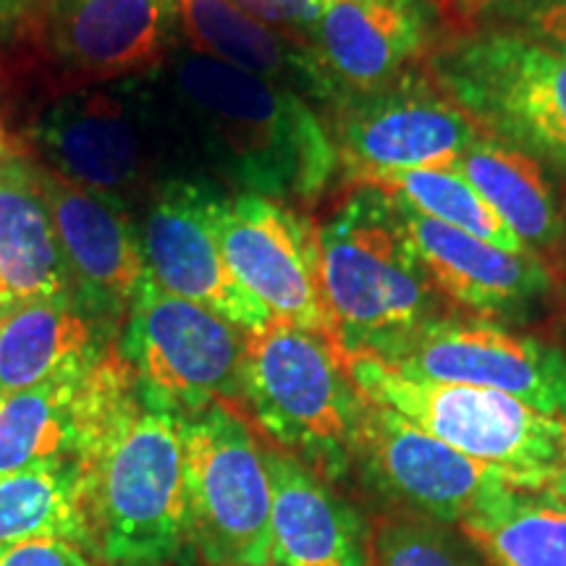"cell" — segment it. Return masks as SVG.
Returning <instances> with one entry per match:
<instances>
[{
  "instance_id": "6da1fadb",
  "label": "cell",
  "mask_w": 566,
  "mask_h": 566,
  "mask_svg": "<svg viewBox=\"0 0 566 566\" xmlns=\"http://www.w3.org/2000/svg\"><path fill=\"white\" fill-rule=\"evenodd\" d=\"M150 82L187 160L233 195L313 202L338 171L328 124L300 92L179 45Z\"/></svg>"
},
{
  "instance_id": "7a4b0ae2",
  "label": "cell",
  "mask_w": 566,
  "mask_h": 566,
  "mask_svg": "<svg viewBox=\"0 0 566 566\" xmlns=\"http://www.w3.org/2000/svg\"><path fill=\"white\" fill-rule=\"evenodd\" d=\"M92 556L103 566H171L192 546L181 415L134 384L82 464Z\"/></svg>"
},
{
  "instance_id": "3957f363",
  "label": "cell",
  "mask_w": 566,
  "mask_h": 566,
  "mask_svg": "<svg viewBox=\"0 0 566 566\" xmlns=\"http://www.w3.org/2000/svg\"><path fill=\"white\" fill-rule=\"evenodd\" d=\"M321 268L338 349L388 359L422 325L446 315L399 202L354 187L321 226Z\"/></svg>"
},
{
  "instance_id": "277c9868",
  "label": "cell",
  "mask_w": 566,
  "mask_h": 566,
  "mask_svg": "<svg viewBox=\"0 0 566 566\" xmlns=\"http://www.w3.org/2000/svg\"><path fill=\"white\" fill-rule=\"evenodd\" d=\"M45 168L124 208L145 205L187 160L150 76L90 84L55 97L32 126Z\"/></svg>"
},
{
  "instance_id": "5b68a950",
  "label": "cell",
  "mask_w": 566,
  "mask_h": 566,
  "mask_svg": "<svg viewBox=\"0 0 566 566\" xmlns=\"http://www.w3.org/2000/svg\"><path fill=\"white\" fill-rule=\"evenodd\" d=\"M242 399L275 449L323 480L349 470L367 399L334 338L283 321L247 334Z\"/></svg>"
},
{
  "instance_id": "8992f818",
  "label": "cell",
  "mask_w": 566,
  "mask_h": 566,
  "mask_svg": "<svg viewBox=\"0 0 566 566\" xmlns=\"http://www.w3.org/2000/svg\"><path fill=\"white\" fill-rule=\"evenodd\" d=\"M428 74L485 137L566 174V55L478 27L428 55Z\"/></svg>"
},
{
  "instance_id": "52a82bcc",
  "label": "cell",
  "mask_w": 566,
  "mask_h": 566,
  "mask_svg": "<svg viewBox=\"0 0 566 566\" xmlns=\"http://www.w3.org/2000/svg\"><path fill=\"white\" fill-rule=\"evenodd\" d=\"M342 354L367 401L401 415L451 449L527 475L554 478L566 470L564 417L491 388L407 375L373 354Z\"/></svg>"
},
{
  "instance_id": "ba28073f",
  "label": "cell",
  "mask_w": 566,
  "mask_h": 566,
  "mask_svg": "<svg viewBox=\"0 0 566 566\" xmlns=\"http://www.w3.org/2000/svg\"><path fill=\"white\" fill-rule=\"evenodd\" d=\"M192 546L210 566L271 564L273 488L263 446L226 401L181 417Z\"/></svg>"
},
{
  "instance_id": "9c48e42d",
  "label": "cell",
  "mask_w": 566,
  "mask_h": 566,
  "mask_svg": "<svg viewBox=\"0 0 566 566\" xmlns=\"http://www.w3.org/2000/svg\"><path fill=\"white\" fill-rule=\"evenodd\" d=\"M244 342L242 328L166 292L147 273L116 346L147 401L189 417L242 399Z\"/></svg>"
},
{
  "instance_id": "30bf717a",
  "label": "cell",
  "mask_w": 566,
  "mask_h": 566,
  "mask_svg": "<svg viewBox=\"0 0 566 566\" xmlns=\"http://www.w3.org/2000/svg\"><path fill=\"white\" fill-rule=\"evenodd\" d=\"M328 132L338 168L354 187L399 171L454 168L483 137L428 69H409L386 87L346 97L331 108Z\"/></svg>"
},
{
  "instance_id": "8fae6325",
  "label": "cell",
  "mask_w": 566,
  "mask_h": 566,
  "mask_svg": "<svg viewBox=\"0 0 566 566\" xmlns=\"http://www.w3.org/2000/svg\"><path fill=\"white\" fill-rule=\"evenodd\" d=\"M226 195L216 181L192 171L168 176L142 205V250L160 289L254 334L273 315L239 283L221 250L218 210Z\"/></svg>"
},
{
  "instance_id": "7c38bea8",
  "label": "cell",
  "mask_w": 566,
  "mask_h": 566,
  "mask_svg": "<svg viewBox=\"0 0 566 566\" xmlns=\"http://www.w3.org/2000/svg\"><path fill=\"white\" fill-rule=\"evenodd\" d=\"M354 459L380 491L433 520L459 525L514 491H546L551 480L478 462L373 401L365 407Z\"/></svg>"
},
{
  "instance_id": "4fadbf2b",
  "label": "cell",
  "mask_w": 566,
  "mask_h": 566,
  "mask_svg": "<svg viewBox=\"0 0 566 566\" xmlns=\"http://www.w3.org/2000/svg\"><path fill=\"white\" fill-rule=\"evenodd\" d=\"M218 239L239 283L273 321L334 338L323 289L321 229L292 205L258 195H226Z\"/></svg>"
},
{
  "instance_id": "5bb4252c",
  "label": "cell",
  "mask_w": 566,
  "mask_h": 566,
  "mask_svg": "<svg viewBox=\"0 0 566 566\" xmlns=\"http://www.w3.org/2000/svg\"><path fill=\"white\" fill-rule=\"evenodd\" d=\"M384 363L407 375L509 394L566 420V352L485 317H436Z\"/></svg>"
},
{
  "instance_id": "9a60e30c",
  "label": "cell",
  "mask_w": 566,
  "mask_h": 566,
  "mask_svg": "<svg viewBox=\"0 0 566 566\" xmlns=\"http://www.w3.org/2000/svg\"><path fill=\"white\" fill-rule=\"evenodd\" d=\"M134 384L116 346L97 363L0 396V478L63 459L84 464Z\"/></svg>"
},
{
  "instance_id": "2e32d148",
  "label": "cell",
  "mask_w": 566,
  "mask_h": 566,
  "mask_svg": "<svg viewBox=\"0 0 566 566\" xmlns=\"http://www.w3.org/2000/svg\"><path fill=\"white\" fill-rule=\"evenodd\" d=\"M441 17L436 0H336L307 38L334 105L420 66L436 51Z\"/></svg>"
},
{
  "instance_id": "e0dca14e",
  "label": "cell",
  "mask_w": 566,
  "mask_h": 566,
  "mask_svg": "<svg viewBox=\"0 0 566 566\" xmlns=\"http://www.w3.org/2000/svg\"><path fill=\"white\" fill-rule=\"evenodd\" d=\"M38 179L66 258L71 286L101 313L124 323L147 279L139 221L124 205L76 187L51 168Z\"/></svg>"
},
{
  "instance_id": "ac0fdd59",
  "label": "cell",
  "mask_w": 566,
  "mask_h": 566,
  "mask_svg": "<svg viewBox=\"0 0 566 566\" xmlns=\"http://www.w3.org/2000/svg\"><path fill=\"white\" fill-rule=\"evenodd\" d=\"M42 27L63 69L101 82L150 74L181 40L174 0H51Z\"/></svg>"
},
{
  "instance_id": "d6986e66",
  "label": "cell",
  "mask_w": 566,
  "mask_h": 566,
  "mask_svg": "<svg viewBox=\"0 0 566 566\" xmlns=\"http://www.w3.org/2000/svg\"><path fill=\"white\" fill-rule=\"evenodd\" d=\"M396 202L424 271L446 304L488 321L516 317L548 296L554 275L543 258L501 250L485 239L424 218L401 200Z\"/></svg>"
},
{
  "instance_id": "ffe728a7",
  "label": "cell",
  "mask_w": 566,
  "mask_h": 566,
  "mask_svg": "<svg viewBox=\"0 0 566 566\" xmlns=\"http://www.w3.org/2000/svg\"><path fill=\"white\" fill-rule=\"evenodd\" d=\"M271 475V562L281 566H370L373 548L359 514L328 480L281 449L263 446Z\"/></svg>"
},
{
  "instance_id": "44dd1931",
  "label": "cell",
  "mask_w": 566,
  "mask_h": 566,
  "mask_svg": "<svg viewBox=\"0 0 566 566\" xmlns=\"http://www.w3.org/2000/svg\"><path fill=\"white\" fill-rule=\"evenodd\" d=\"M122 325L76 292L0 310V396L97 363L116 349Z\"/></svg>"
},
{
  "instance_id": "7402d4cb",
  "label": "cell",
  "mask_w": 566,
  "mask_h": 566,
  "mask_svg": "<svg viewBox=\"0 0 566 566\" xmlns=\"http://www.w3.org/2000/svg\"><path fill=\"white\" fill-rule=\"evenodd\" d=\"M181 38L197 53L229 63L279 87L334 105L328 82L307 42L289 38L244 13L231 0H174Z\"/></svg>"
},
{
  "instance_id": "603a6c76",
  "label": "cell",
  "mask_w": 566,
  "mask_h": 566,
  "mask_svg": "<svg viewBox=\"0 0 566 566\" xmlns=\"http://www.w3.org/2000/svg\"><path fill=\"white\" fill-rule=\"evenodd\" d=\"M74 292L38 166L0 160V310Z\"/></svg>"
},
{
  "instance_id": "cb8c5ba5",
  "label": "cell",
  "mask_w": 566,
  "mask_h": 566,
  "mask_svg": "<svg viewBox=\"0 0 566 566\" xmlns=\"http://www.w3.org/2000/svg\"><path fill=\"white\" fill-rule=\"evenodd\" d=\"M454 168L483 195L530 252L543 258L564 247V200L541 160L483 134Z\"/></svg>"
},
{
  "instance_id": "d4e9b609",
  "label": "cell",
  "mask_w": 566,
  "mask_h": 566,
  "mask_svg": "<svg viewBox=\"0 0 566 566\" xmlns=\"http://www.w3.org/2000/svg\"><path fill=\"white\" fill-rule=\"evenodd\" d=\"M82 485V464L74 459L0 478V548L27 541H66L92 556Z\"/></svg>"
},
{
  "instance_id": "484cf974",
  "label": "cell",
  "mask_w": 566,
  "mask_h": 566,
  "mask_svg": "<svg viewBox=\"0 0 566 566\" xmlns=\"http://www.w3.org/2000/svg\"><path fill=\"white\" fill-rule=\"evenodd\" d=\"M462 533L488 566H566V509L543 491H514Z\"/></svg>"
},
{
  "instance_id": "4316f807",
  "label": "cell",
  "mask_w": 566,
  "mask_h": 566,
  "mask_svg": "<svg viewBox=\"0 0 566 566\" xmlns=\"http://www.w3.org/2000/svg\"><path fill=\"white\" fill-rule=\"evenodd\" d=\"M367 187L380 189V192L396 197L420 216L485 239V242L501 247V250L535 254L520 242V237L501 221L499 212L483 200V195L457 168H422V171L388 174L370 181Z\"/></svg>"
},
{
  "instance_id": "83f0119b",
  "label": "cell",
  "mask_w": 566,
  "mask_h": 566,
  "mask_svg": "<svg viewBox=\"0 0 566 566\" xmlns=\"http://www.w3.org/2000/svg\"><path fill=\"white\" fill-rule=\"evenodd\" d=\"M373 556L375 566H470L449 535L424 522H388Z\"/></svg>"
},
{
  "instance_id": "f1b7e54d",
  "label": "cell",
  "mask_w": 566,
  "mask_h": 566,
  "mask_svg": "<svg viewBox=\"0 0 566 566\" xmlns=\"http://www.w3.org/2000/svg\"><path fill=\"white\" fill-rule=\"evenodd\" d=\"M475 24L520 34L566 55V0H499L480 13Z\"/></svg>"
},
{
  "instance_id": "f546056e",
  "label": "cell",
  "mask_w": 566,
  "mask_h": 566,
  "mask_svg": "<svg viewBox=\"0 0 566 566\" xmlns=\"http://www.w3.org/2000/svg\"><path fill=\"white\" fill-rule=\"evenodd\" d=\"M231 3H237L244 13L273 27V30L307 42L315 27L321 24L325 11L336 0H231Z\"/></svg>"
},
{
  "instance_id": "4dcf8cb0",
  "label": "cell",
  "mask_w": 566,
  "mask_h": 566,
  "mask_svg": "<svg viewBox=\"0 0 566 566\" xmlns=\"http://www.w3.org/2000/svg\"><path fill=\"white\" fill-rule=\"evenodd\" d=\"M0 566H101L66 541H27L0 551Z\"/></svg>"
},
{
  "instance_id": "1f68e13d",
  "label": "cell",
  "mask_w": 566,
  "mask_h": 566,
  "mask_svg": "<svg viewBox=\"0 0 566 566\" xmlns=\"http://www.w3.org/2000/svg\"><path fill=\"white\" fill-rule=\"evenodd\" d=\"M51 0H0V40H17L45 19Z\"/></svg>"
},
{
  "instance_id": "d6a6232c",
  "label": "cell",
  "mask_w": 566,
  "mask_h": 566,
  "mask_svg": "<svg viewBox=\"0 0 566 566\" xmlns=\"http://www.w3.org/2000/svg\"><path fill=\"white\" fill-rule=\"evenodd\" d=\"M493 3H499V0H443V9L459 21H475Z\"/></svg>"
},
{
  "instance_id": "836d02e7",
  "label": "cell",
  "mask_w": 566,
  "mask_h": 566,
  "mask_svg": "<svg viewBox=\"0 0 566 566\" xmlns=\"http://www.w3.org/2000/svg\"><path fill=\"white\" fill-rule=\"evenodd\" d=\"M543 493H548L551 499L556 501V504H562L566 509V470L556 472V475L548 480L546 491H543Z\"/></svg>"
},
{
  "instance_id": "e575fe53",
  "label": "cell",
  "mask_w": 566,
  "mask_h": 566,
  "mask_svg": "<svg viewBox=\"0 0 566 566\" xmlns=\"http://www.w3.org/2000/svg\"><path fill=\"white\" fill-rule=\"evenodd\" d=\"M9 158V137H6L3 126H0V160Z\"/></svg>"
},
{
  "instance_id": "d590c367",
  "label": "cell",
  "mask_w": 566,
  "mask_h": 566,
  "mask_svg": "<svg viewBox=\"0 0 566 566\" xmlns=\"http://www.w3.org/2000/svg\"><path fill=\"white\" fill-rule=\"evenodd\" d=\"M260 566H281V564H275V562H271V564H260Z\"/></svg>"
},
{
  "instance_id": "8d00e7d4",
  "label": "cell",
  "mask_w": 566,
  "mask_h": 566,
  "mask_svg": "<svg viewBox=\"0 0 566 566\" xmlns=\"http://www.w3.org/2000/svg\"><path fill=\"white\" fill-rule=\"evenodd\" d=\"M132 566H155V564H132Z\"/></svg>"
},
{
  "instance_id": "74e56055",
  "label": "cell",
  "mask_w": 566,
  "mask_h": 566,
  "mask_svg": "<svg viewBox=\"0 0 566 566\" xmlns=\"http://www.w3.org/2000/svg\"><path fill=\"white\" fill-rule=\"evenodd\" d=\"M0 551H3V548H0Z\"/></svg>"
}]
</instances>
